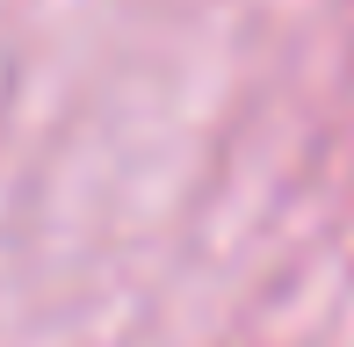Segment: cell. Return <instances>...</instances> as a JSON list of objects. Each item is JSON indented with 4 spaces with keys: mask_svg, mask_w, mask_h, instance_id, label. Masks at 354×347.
<instances>
[]
</instances>
